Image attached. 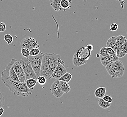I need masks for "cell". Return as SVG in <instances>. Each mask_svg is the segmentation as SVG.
Returning a JSON list of instances; mask_svg holds the SVG:
<instances>
[{
  "mask_svg": "<svg viewBox=\"0 0 127 117\" xmlns=\"http://www.w3.org/2000/svg\"><path fill=\"white\" fill-rule=\"evenodd\" d=\"M16 61L17 59L12 58L10 63H8L1 74V80L5 85L15 95L23 97L28 96L32 94V89L28 88L25 82H15L11 79L9 76V72L10 68Z\"/></svg>",
  "mask_w": 127,
  "mask_h": 117,
  "instance_id": "6da1fadb",
  "label": "cell"
},
{
  "mask_svg": "<svg viewBox=\"0 0 127 117\" xmlns=\"http://www.w3.org/2000/svg\"><path fill=\"white\" fill-rule=\"evenodd\" d=\"M106 70L112 78H121L125 73V67L122 61L118 60L105 66Z\"/></svg>",
  "mask_w": 127,
  "mask_h": 117,
  "instance_id": "7a4b0ae2",
  "label": "cell"
},
{
  "mask_svg": "<svg viewBox=\"0 0 127 117\" xmlns=\"http://www.w3.org/2000/svg\"><path fill=\"white\" fill-rule=\"evenodd\" d=\"M44 56V53L40 52L39 54L35 56H30L28 58L31 64L35 73L36 74L37 78L40 76V69L42 66V58Z\"/></svg>",
  "mask_w": 127,
  "mask_h": 117,
  "instance_id": "3957f363",
  "label": "cell"
},
{
  "mask_svg": "<svg viewBox=\"0 0 127 117\" xmlns=\"http://www.w3.org/2000/svg\"><path fill=\"white\" fill-rule=\"evenodd\" d=\"M25 74L26 80L29 78L37 79V77L28 58L23 57L20 61Z\"/></svg>",
  "mask_w": 127,
  "mask_h": 117,
  "instance_id": "277c9868",
  "label": "cell"
},
{
  "mask_svg": "<svg viewBox=\"0 0 127 117\" xmlns=\"http://www.w3.org/2000/svg\"><path fill=\"white\" fill-rule=\"evenodd\" d=\"M44 56L46 57L47 61L49 64L51 72L53 73L59 63L58 59L61 58V56L60 55L55 53L51 54L50 53H45Z\"/></svg>",
  "mask_w": 127,
  "mask_h": 117,
  "instance_id": "5b68a950",
  "label": "cell"
},
{
  "mask_svg": "<svg viewBox=\"0 0 127 117\" xmlns=\"http://www.w3.org/2000/svg\"><path fill=\"white\" fill-rule=\"evenodd\" d=\"M20 46L23 48L30 50L40 47L37 41L32 37H26L20 42Z\"/></svg>",
  "mask_w": 127,
  "mask_h": 117,
  "instance_id": "8992f818",
  "label": "cell"
},
{
  "mask_svg": "<svg viewBox=\"0 0 127 117\" xmlns=\"http://www.w3.org/2000/svg\"><path fill=\"white\" fill-rule=\"evenodd\" d=\"M52 74V73L51 72L49 64L47 61L46 57L44 56L42 58L40 75L43 76L47 78V79H50V77Z\"/></svg>",
  "mask_w": 127,
  "mask_h": 117,
  "instance_id": "52a82bcc",
  "label": "cell"
},
{
  "mask_svg": "<svg viewBox=\"0 0 127 117\" xmlns=\"http://www.w3.org/2000/svg\"><path fill=\"white\" fill-rule=\"evenodd\" d=\"M13 67L16 73L20 82H25L26 80L25 74L20 62H15L13 65Z\"/></svg>",
  "mask_w": 127,
  "mask_h": 117,
  "instance_id": "ba28073f",
  "label": "cell"
},
{
  "mask_svg": "<svg viewBox=\"0 0 127 117\" xmlns=\"http://www.w3.org/2000/svg\"><path fill=\"white\" fill-rule=\"evenodd\" d=\"M50 90L52 94L56 98H60L63 95L64 92L61 90L60 87V82L59 80H56L51 85Z\"/></svg>",
  "mask_w": 127,
  "mask_h": 117,
  "instance_id": "9c48e42d",
  "label": "cell"
},
{
  "mask_svg": "<svg viewBox=\"0 0 127 117\" xmlns=\"http://www.w3.org/2000/svg\"><path fill=\"white\" fill-rule=\"evenodd\" d=\"M67 70L65 68L64 66V65L59 63L57 66L56 67L55 70H54L53 73L52 74L50 79L53 78L56 80H58L61 78L64 73H66Z\"/></svg>",
  "mask_w": 127,
  "mask_h": 117,
  "instance_id": "30bf717a",
  "label": "cell"
},
{
  "mask_svg": "<svg viewBox=\"0 0 127 117\" xmlns=\"http://www.w3.org/2000/svg\"><path fill=\"white\" fill-rule=\"evenodd\" d=\"M76 53L77 56L81 60H88L90 57L91 51L87 47L84 46L79 49Z\"/></svg>",
  "mask_w": 127,
  "mask_h": 117,
  "instance_id": "8fae6325",
  "label": "cell"
},
{
  "mask_svg": "<svg viewBox=\"0 0 127 117\" xmlns=\"http://www.w3.org/2000/svg\"><path fill=\"white\" fill-rule=\"evenodd\" d=\"M100 62L103 66H106L115 61L119 59L116 54L113 55H108L107 56L100 57Z\"/></svg>",
  "mask_w": 127,
  "mask_h": 117,
  "instance_id": "7c38bea8",
  "label": "cell"
},
{
  "mask_svg": "<svg viewBox=\"0 0 127 117\" xmlns=\"http://www.w3.org/2000/svg\"><path fill=\"white\" fill-rule=\"evenodd\" d=\"M107 47H109L112 48L116 53L117 49V37H112L108 39L106 42Z\"/></svg>",
  "mask_w": 127,
  "mask_h": 117,
  "instance_id": "4fadbf2b",
  "label": "cell"
},
{
  "mask_svg": "<svg viewBox=\"0 0 127 117\" xmlns=\"http://www.w3.org/2000/svg\"><path fill=\"white\" fill-rule=\"evenodd\" d=\"M87 63V60H81L77 56L76 53L73 55V65L76 67H79Z\"/></svg>",
  "mask_w": 127,
  "mask_h": 117,
  "instance_id": "5bb4252c",
  "label": "cell"
},
{
  "mask_svg": "<svg viewBox=\"0 0 127 117\" xmlns=\"http://www.w3.org/2000/svg\"><path fill=\"white\" fill-rule=\"evenodd\" d=\"M106 89L105 87H100L97 88L95 91V97L102 98L105 95Z\"/></svg>",
  "mask_w": 127,
  "mask_h": 117,
  "instance_id": "9a60e30c",
  "label": "cell"
},
{
  "mask_svg": "<svg viewBox=\"0 0 127 117\" xmlns=\"http://www.w3.org/2000/svg\"><path fill=\"white\" fill-rule=\"evenodd\" d=\"M60 87L61 90L64 93H67L71 90V88L69 86L68 82H64L62 81H60Z\"/></svg>",
  "mask_w": 127,
  "mask_h": 117,
  "instance_id": "2e32d148",
  "label": "cell"
},
{
  "mask_svg": "<svg viewBox=\"0 0 127 117\" xmlns=\"http://www.w3.org/2000/svg\"><path fill=\"white\" fill-rule=\"evenodd\" d=\"M72 0H61V10L65 11L71 7Z\"/></svg>",
  "mask_w": 127,
  "mask_h": 117,
  "instance_id": "e0dca14e",
  "label": "cell"
},
{
  "mask_svg": "<svg viewBox=\"0 0 127 117\" xmlns=\"http://www.w3.org/2000/svg\"><path fill=\"white\" fill-rule=\"evenodd\" d=\"M25 84L27 87L30 89H33V88L36 86L37 83V79L34 78H29L25 80Z\"/></svg>",
  "mask_w": 127,
  "mask_h": 117,
  "instance_id": "ac0fdd59",
  "label": "cell"
},
{
  "mask_svg": "<svg viewBox=\"0 0 127 117\" xmlns=\"http://www.w3.org/2000/svg\"><path fill=\"white\" fill-rule=\"evenodd\" d=\"M61 0H54L51 2L50 5L56 11L61 10Z\"/></svg>",
  "mask_w": 127,
  "mask_h": 117,
  "instance_id": "d6986e66",
  "label": "cell"
},
{
  "mask_svg": "<svg viewBox=\"0 0 127 117\" xmlns=\"http://www.w3.org/2000/svg\"><path fill=\"white\" fill-rule=\"evenodd\" d=\"M9 74V76H10V78L11 79H12V80L15 81V82H20V80L18 77V76L13 68V65L10 68Z\"/></svg>",
  "mask_w": 127,
  "mask_h": 117,
  "instance_id": "ffe728a7",
  "label": "cell"
},
{
  "mask_svg": "<svg viewBox=\"0 0 127 117\" xmlns=\"http://www.w3.org/2000/svg\"><path fill=\"white\" fill-rule=\"evenodd\" d=\"M98 104L100 107L103 109H107L111 106V104L110 103L104 100L103 98H100L98 100Z\"/></svg>",
  "mask_w": 127,
  "mask_h": 117,
  "instance_id": "44dd1931",
  "label": "cell"
},
{
  "mask_svg": "<svg viewBox=\"0 0 127 117\" xmlns=\"http://www.w3.org/2000/svg\"><path fill=\"white\" fill-rule=\"evenodd\" d=\"M72 78V75L71 73L66 72V73H64L61 78H59L58 80L69 83V82L71 80Z\"/></svg>",
  "mask_w": 127,
  "mask_h": 117,
  "instance_id": "7402d4cb",
  "label": "cell"
},
{
  "mask_svg": "<svg viewBox=\"0 0 127 117\" xmlns=\"http://www.w3.org/2000/svg\"><path fill=\"white\" fill-rule=\"evenodd\" d=\"M127 40L125 37L120 35L117 37V47L122 45L125 42H127Z\"/></svg>",
  "mask_w": 127,
  "mask_h": 117,
  "instance_id": "603a6c76",
  "label": "cell"
},
{
  "mask_svg": "<svg viewBox=\"0 0 127 117\" xmlns=\"http://www.w3.org/2000/svg\"><path fill=\"white\" fill-rule=\"evenodd\" d=\"M4 40L8 45H10L13 42V37L10 34H6L4 37Z\"/></svg>",
  "mask_w": 127,
  "mask_h": 117,
  "instance_id": "cb8c5ba5",
  "label": "cell"
},
{
  "mask_svg": "<svg viewBox=\"0 0 127 117\" xmlns=\"http://www.w3.org/2000/svg\"><path fill=\"white\" fill-rule=\"evenodd\" d=\"M37 82L40 85L45 84L47 82V78L43 76L40 75L37 78Z\"/></svg>",
  "mask_w": 127,
  "mask_h": 117,
  "instance_id": "d4e9b609",
  "label": "cell"
},
{
  "mask_svg": "<svg viewBox=\"0 0 127 117\" xmlns=\"http://www.w3.org/2000/svg\"><path fill=\"white\" fill-rule=\"evenodd\" d=\"M21 52L23 57L28 58L30 56V50L23 48L21 49Z\"/></svg>",
  "mask_w": 127,
  "mask_h": 117,
  "instance_id": "484cf974",
  "label": "cell"
},
{
  "mask_svg": "<svg viewBox=\"0 0 127 117\" xmlns=\"http://www.w3.org/2000/svg\"><path fill=\"white\" fill-rule=\"evenodd\" d=\"M30 56H35L39 54L40 52V50L38 48H35L30 50Z\"/></svg>",
  "mask_w": 127,
  "mask_h": 117,
  "instance_id": "4316f807",
  "label": "cell"
},
{
  "mask_svg": "<svg viewBox=\"0 0 127 117\" xmlns=\"http://www.w3.org/2000/svg\"><path fill=\"white\" fill-rule=\"evenodd\" d=\"M100 56H105L109 55L106 51V47H102L100 51Z\"/></svg>",
  "mask_w": 127,
  "mask_h": 117,
  "instance_id": "83f0119b",
  "label": "cell"
},
{
  "mask_svg": "<svg viewBox=\"0 0 127 117\" xmlns=\"http://www.w3.org/2000/svg\"><path fill=\"white\" fill-rule=\"evenodd\" d=\"M119 28L118 25L116 23H113L110 26V30L111 31H116Z\"/></svg>",
  "mask_w": 127,
  "mask_h": 117,
  "instance_id": "f1b7e54d",
  "label": "cell"
},
{
  "mask_svg": "<svg viewBox=\"0 0 127 117\" xmlns=\"http://www.w3.org/2000/svg\"><path fill=\"white\" fill-rule=\"evenodd\" d=\"M5 103V98L3 95L2 93L0 91V108L2 107Z\"/></svg>",
  "mask_w": 127,
  "mask_h": 117,
  "instance_id": "f546056e",
  "label": "cell"
},
{
  "mask_svg": "<svg viewBox=\"0 0 127 117\" xmlns=\"http://www.w3.org/2000/svg\"><path fill=\"white\" fill-rule=\"evenodd\" d=\"M6 29V25L4 23L0 22V32H5Z\"/></svg>",
  "mask_w": 127,
  "mask_h": 117,
  "instance_id": "4dcf8cb0",
  "label": "cell"
},
{
  "mask_svg": "<svg viewBox=\"0 0 127 117\" xmlns=\"http://www.w3.org/2000/svg\"><path fill=\"white\" fill-rule=\"evenodd\" d=\"M102 98L105 101H107L108 102L110 103V104L112 102V98L111 97L110 95H105Z\"/></svg>",
  "mask_w": 127,
  "mask_h": 117,
  "instance_id": "1f68e13d",
  "label": "cell"
},
{
  "mask_svg": "<svg viewBox=\"0 0 127 117\" xmlns=\"http://www.w3.org/2000/svg\"><path fill=\"white\" fill-rule=\"evenodd\" d=\"M106 51L109 55H113L116 54L115 51L112 48L109 47H106Z\"/></svg>",
  "mask_w": 127,
  "mask_h": 117,
  "instance_id": "d6a6232c",
  "label": "cell"
},
{
  "mask_svg": "<svg viewBox=\"0 0 127 117\" xmlns=\"http://www.w3.org/2000/svg\"><path fill=\"white\" fill-rule=\"evenodd\" d=\"M87 47L91 51H93V46L92 44H88L87 45Z\"/></svg>",
  "mask_w": 127,
  "mask_h": 117,
  "instance_id": "836d02e7",
  "label": "cell"
},
{
  "mask_svg": "<svg viewBox=\"0 0 127 117\" xmlns=\"http://www.w3.org/2000/svg\"><path fill=\"white\" fill-rule=\"evenodd\" d=\"M4 112V109H3V107L0 108V117H1L2 115Z\"/></svg>",
  "mask_w": 127,
  "mask_h": 117,
  "instance_id": "e575fe53",
  "label": "cell"
},
{
  "mask_svg": "<svg viewBox=\"0 0 127 117\" xmlns=\"http://www.w3.org/2000/svg\"><path fill=\"white\" fill-rule=\"evenodd\" d=\"M96 57H100V54H97V55H96Z\"/></svg>",
  "mask_w": 127,
  "mask_h": 117,
  "instance_id": "d590c367",
  "label": "cell"
},
{
  "mask_svg": "<svg viewBox=\"0 0 127 117\" xmlns=\"http://www.w3.org/2000/svg\"><path fill=\"white\" fill-rule=\"evenodd\" d=\"M53 0H49V1H50L51 2H52V1H53Z\"/></svg>",
  "mask_w": 127,
  "mask_h": 117,
  "instance_id": "8d00e7d4",
  "label": "cell"
}]
</instances>
